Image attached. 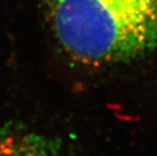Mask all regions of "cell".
<instances>
[{"mask_svg":"<svg viewBox=\"0 0 157 156\" xmlns=\"http://www.w3.org/2000/svg\"><path fill=\"white\" fill-rule=\"evenodd\" d=\"M59 45L89 65L122 64L157 52V0H51Z\"/></svg>","mask_w":157,"mask_h":156,"instance_id":"6da1fadb","label":"cell"},{"mask_svg":"<svg viewBox=\"0 0 157 156\" xmlns=\"http://www.w3.org/2000/svg\"><path fill=\"white\" fill-rule=\"evenodd\" d=\"M0 156H63L57 140L21 123H9L0 130Z\"/></svg>","mask_w":157,"mask_h":156,"instance_id":"7a4b0ae2","label":"cell"}]
</instances>
